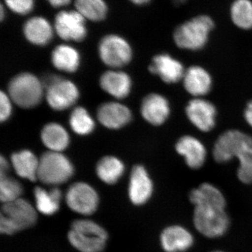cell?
I'll return each instance as SVG.
<instances>
[{"label":"cell","instance_id":"6da1fadb","mask_svg":"<svg viewBox=\"0 0 252 252\" xmlns=\"http://www.w3.org/2000/svg\"><path fill=\"white\" fill-rule=\"evenodd\" d=\"M213 157L219 163L237 158L238 180L245 185L252 184V137L238 130L225 131L218 137L213 148Z\"/></svg>","mask_w":252,"mask_h":252},{"label":"cell","instance_id":"7a4b0ae2","mask_svg":"<svg viewBox=\"0 0 252 252\" xmlns=\"http://www.w3.org/2000/svg\"><path fill=\"white\" fill-rule=\"evenodd\" d=\"M37 220V210L28 200L21 198L2 204L0 215V232L13 235L31 228Z\"/></svg>","mask_w":252,"mask_h":252},{"label":"cell","instance_id":"3957f363","mask_svg":"<svg viewBox=\"0 0 252 252\" xmlns=\"http://www.w3.org/2000/svg\"><path fill=\"white\" fill-rule=\"evenodd\" d=\"M68 240L80 252H102L108 239L107 231L95 222L89 220L73 221Z\"/></svg>","mask_w":252,"mask_h":252},{"label":"cell","instance_id":"277c9868","mask_svg":"<svg viewBox=\"0 0 252 252\" xmlns=\"http://www.w3.org/2000/svg\"><path fill=\"white\" fill-rule=\"evenodd\" d=\"M214 27L215 23L210 16H195L176 28L174 41L180 49L198 51L206 45Z\"/></svg>","mask_w":252,"mask_h":252},{"label":"cell","instance_id":"5b68a950","mask_svg":"<svg viewBox=\"0 0 252 252\" xmlns=\"http://www.w3.org/2000/svg\"><path fill=\"white\" fill-rule=\"evenodd\" d=\"M74 175L72 162L61 152H46L39 158L37 180L44 185L56 186L65 183Z\"/></svg>","mask_w":252,"mask_h":252},{"label":"cell","instance_id":"8992f818","mask_svg":"<svg viewBox=\"0 0 252 252\" xmlns=\"http://www.w3.org/2000/svg\"><path fill=\"white\" fill-rule=\"evenodd\" d=\"M44 88L42 83L32 74L21 73L10 81L9 97L20 107L33 108L40 103Z\"/></svg>","mask_w":252,"mask_h":252},{"label":"cell","instance_id":"52a82bcc","mask_svg":"<svg viewBox=\"0 0 252 252\" xmlns=\"http://www.w3.org/2000/svg\"><path fill=\"white\" fill-rule=\"evenodd\" d=\"M193 221L200 234L212 239L223 236L230 226L225 209L217 207H194Z\"/></svg>","mask_w":252,"mask_h":252},{"label":"cell","instance_id":"ba28073f","mask_svg":"<svg viewBox=\"0 0 252 252\" xmlns=\"http://www.w3.org/2000/svg\"><path fill=\"white\" fill-rule=\"evenodd\" d=\"M46 89V100L51 108L65 110L72 107L79 99V92L72 81L58 76H51L43 84Z\"/></svg>","mask_w":252,"mask_h":252},{"label":"cell","instance_id":"9c48e42d","mask_svg":"<svg viewBox=\"0 0 252 252\" xmlns=\"http://www.w3.org/2000/svg\"><path fill=\"white\" fill-rule=\"evenodd\" d=\"M98 51L102 62L113 68L126 65L132 57L130 44L124 38L115 34H109L102 38Z\"/></svg>","mask_w":252,"mask_h":252},{"label":"cell","instance_id":"30bf717a","mask_svg":"<svg viewBox=\"0 0 252 252\" xmlns=\"http://www.w3.org/2000/svg\"><path fill=\"white\" fill-rule=\"evenodd\" d=\"M65 202L73 212L84 216H89L97 210L99 196L97 191L91 185L84 182H77L68 189Z\"/></svg>","mask_w":252,"mask_h":252},{"label":"cell","instance_id":"8fae6325","mask_svg":"<svg viewBox=\"0 0 252 252\" xmlns=\"http://www.w3.org/2000/svg\"><path fill=\"white\" fill-rule=\"evenodd\" d=\"M55 30L65 41H81L87 34L86 19L77 11H63L55 18Z\"/></svg>","mask_w":252,"mask_h":252},{"label":"cell","instance_id":"7c38bea8","mask_svg":"<svg viewBox=\"0 0 252 252\" xmlns=\"http://www.w3.org/2000/svg\"><path fill=\"white\" fill-rule=\"evenodd\" d=\"M186 114L190 122L202 132H210L216 125V107L202 97L189 101L186 107Z\"/></svg>","mask_w":252,"mask_h":252},{"label":"cell","instance_id":"4fadbf2b","mask_svg":"<svg viewBox=\"0 0 252 252\" xmlns=\"http://www.w3.org/2000/svg\"><path fill=\"white\" fill-rule=\"evenodd\" d=\"M154 184L145 167L137 165L131 172L128 195L130 201L135 205L147 203L152 198Z\"/></svg>","mask_w":252,"mask_h":252},{"label":"cell","instance_id":"5bb4252c","mask_svg":"<svg viewBox=\"0 0 252 252\" xmlns=\"http://www.w3.org/2000/svg\"><path fill=\"white\" fill-rule=\"evenodd\" d=\"M175 150L185 158L189 168L198 170L206 161L207 150L201 141L191 135H184L177 140Z\"/></svg>","mask_w":252,"mask_h":252},{"label":"cell","instance_id":"9a60e30c","mask_svg":"<svg viewBox=\"0 0 252 252\" xmlns=\"http://www.w3.org/2000/svg\"><path fill=\"white\" fill-rule=\"evenodd\" d=\"M152 74L158 76L166 84H175L182 80L185 69L182 63L169 54L157 55L149 65Z\"/></svg>","mask_w":252,"mask_h":252},{"label":"cell","instance_id":"2e32d148","mask_svg":"<svg viewBox=\"0 0 252 252\" xmlns=\"http://www.w3.org/2000/svg\"><path fill=\"white\" fill-rule=\"evenodd\" d=\"M141 114L149 124L156 126L162 125L170 117L169 101L162 94H149L142 100Z\"/></svg>","mask_w":252,"mask_h":252},{"label":"cell","instance_id":"e0dca14e","mask_svg":"<svg viewBox=\"0 0 252 252\" xmlns=\"http://www.w3.org/2000/svg\"><path fill=\"white\" fill-rule=\"evenodd\" d=\"M160 242L165 252H185L193 246L194 238L193 234L182 225H172L162 230Z\"/></svg>","mask_w":252,"mask_h":252},{"label":"cell","instance_id":"ac0fdd59","mask_svg":"<svg viewBox=\"0 0 252 252\" xmlns=\"http://www.w3.org/2000/svg\"><path fill=\"white\" fill-rule=\"evenodd\" d=\"M99 122L109 129H120L130 123L132 113L130 109L119 102H107L97 110Z\"/></svg>","mask_w":252,"mask_h":252},{"label":"cell","instance_id":"d6986e66","mask_svg":"<svg viewBox=\"0 0 252 252\" xmlns=\"http://www.w3.org/2000/svg\"><path fill=\"white\" fill-rule=\"evenodd\" d=\"M182 81L185 90L195 97H202L212 89L211 75L200 66H191L186 69Z\"/></svg>","mask_w":252,"mask_h":252},{"label":"cell","instance_id":"ffe728a7","mask_svg":"<svg viewBox=\"0 0 252 252\" xmlns=\"http://www.w3.org/2000/svg\"><path fill=\"white\" fill-rule=\"evenodd\" d=\"M99 84L110 95L117 99H123L130 94L132 81L126 73L111 70L102 74Z\"/></svg>","mask_w":252,"mask_h":252},{"label":"cell","instance_id":"44dd1931","mask_svg":"<svg viewBox=\"0 0 252 252\" xmlns=\"http://www.w3.org/2000/svg\"><path fill=\"white\" fill-rule=\"evenodd\" d=\"M189 197L194 207L211 206L223 209L226 207L224 195L220 189L212 184H201L197 188L190 190Z\"/></svg>","mask_w":252,"mask_h":252},{"label":"cell","instance_id":"7402d4cb","mask_svg":"<svg viewBox=\"0 0 252 252\" xmlns=\"http://www.w3.org/2000/svg\"><path fill=\"white\" fill-rule=\"evenodd\" d=\"M23 32L28 41L37 46L47 45L54 36V31L49 21L39 16L28 20L25 23Z\"/></svg>","mask_w":252,"mask_h":252},{"label":"cell","instance_id":"603a6c76","mask_svg":"<svg viewBox=\"0 0 252 252\" xmlns=\"http://www.w3.org/2000/svg\"><path fill=\"white\" fill-rule=\"evenodd\" d=\"M11 163L20 177L34 182L37 180L39 159L31 151L22 150L11 156Z\"/></svg>","mask_w":252,"mask_h":252},{"label":"cell","instance_id":"cb8c5ba5","mask_svg":"<svg viewBox=\"0 0 252 252\" xmlns=\"http://www.w3.org/2000/svg\"><path fill=\"white\" fill-rule=\"evenodd\" d=\"M34 195L37 212L50 216L59 211L63 193L58 187H54L47 190L42 187H37L34 189Z\"/></svg>","mask_w":252,"mask_h":252},{"label":"cell","instance_id":"d4e9b609","mask_svg":"<svg viewBox=\"0 0 252 252\" xmlns=\"http://www.w3.org/2000/svg\"><path fill=\"white\" fill-rule=\"evenodd\" d=\"M41 138L44 145L51 152H63L69 143L67 131L56 123H50L44 126L41 130Z\"/></svg>","mask_w":252,"mask_h":252},{"label":"cell","instance_id":"484cf974","mask_svg":"<svg viewBox=\"0 0 252 252\" xmlns=\"http://www.w3.org/2000/svg\"><path fill=\"white\" fill-rule=\"evenodd\" d=\"M51 61L59 70L72 73L76 72L79 67L80 56L72 46L61 44L53 51Z\"/></svg>","mask_w":252,"mask_h":252},{"label":"cell","instance_id":"4316f807","mask_svg":"<svg viewBox=\"0 0 252 252\" xmlns=\"http://www.w3.org/2000/svg\"><path fill=\"white\" fill-rule=\"evenodd\" d=\"M125 166L122 160L114 157L102 158L97 164L96 173L99 180L107 185H114L124 175Z\"/></svg>","mask_w":252,"mask_h":252},{"label":"cell","instance_id":"83f0119b","mask_svg":"<svg viewBox=\"0 0 252 252\" xmlns=\"http://www.w3.org/2000/svg\"><path fill=\"white\" fill-rule=\"evenodd\" d=\"M75 7L85 19L96 22L104 20L107 14L104 0H75Z\"/></svg>","mask_w":252,"mask_h":252},{"label":"cell","instance_id":"f1b7e54d","mask_svg":"<svg viewBox=\"0 0 252 252\" xmlns=\"http://www.w3.org/2000/svg\"><path fill=\"white\" fill-rule=\"evenodd\" d=\"M230 16L237 27L246 31L252 29V1L235 0L230 8Z\"/></svg>","mask_w":252,"mask_h":252},{"label":"cell","instance_id":"f546056e","mask_svg":"<svg viewBox=\"0 0 252 252\" xmlns=\"http://www.w3.org/2000/svg\"><path fill=\"white\" fill-rule=\"evenodd\" d=\"M69 125L75 133L79 135L91 134L94 128V122L90 114L84 107H77L69 117Z\"/></svg>","mask_w":252,"mask_h":252},{"label":"cell","instance_id":"4dcf8cb0","mask_svg":"<svg viewBox=\"0 0 252 252\" xmlns=\"http://www.w3.org/2000/svg\"><path fill=\"white\" fill-rule=\"evenodd\" d=\"M23 188L18 180L7 175L0 176V200L1 203H7L21 198Z\"/></svg>","mask_w":252,"mask_h":252},{"label":"cell","instance_id":"1f68e13d","mask_svg":"<svg viewBox=\"0 0 252 252\" xmlns=\"http://www.w3.org/2000/svg\"><path fill=\"white\" fill-rule=\"evenodd\" d=\"M34 0H5L8 7L20 15H26L31 12L34 6Z\"/></svg>","mask_w":252,"mask_h":252},{"label":"cell","instance_id":"d6a6232c","mask_svg":"<svg viewBox=\"0 0 252 252\" xmlns=\"http://www.w3.org/2000/svg\"><path fill=\"white\" fill-rule=\"evenodd\" d=\"M9 96L1 91L0 94V120L6 122L12 112V104Z\"/></svg>","mask_w":252,"mask_h":252},{"label":"cell","instance_id":"836d02e7","mask_svg":"<svg viewBox=\"0 0 252 252\" xmlns=\"http://www.w3.org/2000/svg\"><path fill=\"white\" fill-rule=\"evenodd\" d=\"M244 118L249 125L252 127V100L247 104L246 108L244 112Z\"/></svg>","mask_w":252,"mask_h":252},{"label":"cell","instance_id":"e575fe53","mask_svg":"<svg viewBox=\"0 0 252 252\" xmlns=\"http://www.w3.org/2000/svg\"><path fill=\"white\" fill-rule=\"evenodd\" d=\"M9 170V163L4 157L0 158V176L7 175Z\"/></svg>","mask_w":252,"mask_h":252},{"label":"cell","instance_id":"d590c367","mask_svg":"<svg viewBox=\"0 0 252 252\" xmlns=\"http://www.w3.org/2000/svg\"><path fill=\"white\" fill-rule=\"evenodd\" d=\"M49 4L55 8L63 7L70 3L71 0H47Z\"/></svg>","mask_w":252,"mask_h":252},{"label":"cell","instance_id":"8d00e7d4","mask_svg":"<svg viewBox=\"0 0 252 252\" xmlns=\"http://www.w3.org/2000/svg\"><path fill=\"white\" fill-rule=\"evenodd\" d=\"M130 1H132L133 4H137V5H144L147 4V3H149L151 0H130Z\"/></svg>","mask_w":252,"mask_h":252},{"label":"cell","instance_id":"74e56055","mask_svg":"<svg viewBox=\"0 0 252 252\" xmlns=\"http://www.w3.org/2000/svg\"><path fill=\"white\" fill-rule=\"evenodd\" d=\"M172 1H173L174 4L175 5L180 6V5L185 4L188 0H172Z\"/></svg>","mask_w":252,"mask_h":252},{"label":"cell","instance_id":"f35d334b","mask_svg":"<svg viewBox=\"0 0 252 252\" xmlns=\"http://www.w3.org/2000/svg\"><path fill=\"white\" fill-rule=\"evenodd\" d=\"M1 14H0V17H1V20H3L4 18V8H3V5H1Z\"/></svg>","mask_w":252,"mask_h":252},{"label":"cell","instance_id":"ab89813d","mask_svg":"<svg viewBox=\"0 0 252 252\" xmlns=\"http://www.w3.org/2000/svg\"><path fill=\"white\" fill-rule=\"evenodd\" d=\"M212 252H222V251H214Z\"/></svg>","mask_w":252,"mask_h":252}]
</instances>
